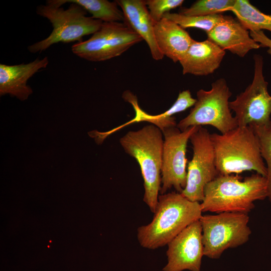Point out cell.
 Segmentation results:
<instances>
[{
  "label": "cell",
  "mask_w": 271,
  "mask_h": 271,
  "mask_svg": "<svg viewBox=\"0 0 271 271\" xmlns=\"http://www.w3.org/2000/svg\"><path fill=\"white\" fill-rule=\"evenodd\" d=\"M122 97L123 99L131 104L135 112L134 117L128 122L112 129L107 132H103L106 138L110 134L117 131L125 126L141 121H148L158 127L162 132L167 128L177 126L174 114L184 111L193 106L196 99L192 97L189 90L180 92L172 106L162 113L151 115L143 110L139 106L137 97L129 91H125Z\"/></svg>",
  "instance_id": "obj_14"
},
{
  "label": "cell",
  "mask_w": 271,
  "mask_h": 271,
  "mask_svg": "<svg viewBox=\"0 0 271 271\" xmlns=\"http://www.w3.org/2000/svg\"><path fill=\"white\" fill-rule=\"evenodd\" d=\"M183 0L146 1L150 14L155 23L160 21L164 15L174 9L182 6Z\"/></svg>",
  "instance_id": "obj_24"
},
{
  "label": "cell",
  "mask_w": 271,
  "mask_h": 271,
  "mask_svg": "<svg viewBox=\"0 0 271 271\" xmlns=\"http://www.w3.org/2000/svg\"><path fill=\"white\" fill-rule=\"evenodd\" d=\"M236 19L248 31L271 32V14L261 12L247 0H235L231 10Z\"/></svg>",
  "instance_id": "obj_19"
},
{
  "label": "cell",
  "mask_w": 271,
  "mask_h": 271,
  "mask_svg": "<svg viewBox=\"0 0 271 271\" xmlns=\"http://www.w3.org/2000/svg\"><path fill=\"white\" fill-rule=\"evenodd\" d=\"M206 34L208 39L221 49L240 57L260 47L250 37L249 32L230 16L224 15L223 19Z\"/></svg>",
  "instance_id": "obj_13"
},
{
  "label": "cell",
  "mask_w": 271,
  "mask_h": 271,
  "mask_svg": "<svg viewBox=\"0 0 271 271\" xmlns=\"http://www.w3.org/2000/svg\"><path fill=\"white\" fill-rule=\"evenodd\" d=\"M249 34L250 37L260 45V47L267 48V52L271 55V39L263 31H249Z\"/></svg>",
  "instance_id": "obj_25"
},
{
  "label": "cell",
  "mask_w": 271,
  "mask_h": 271,
  "mask_svg": "<svg viewBox=\"0 0 271 271\" xmlns=\"http://www.w3.org/2000/svg\"><path fill=\"white\" fill-rule=\"evenodd\" d=\"M199 220L204 255L210 258H218L227 249L246 243L251 233L248 214L222 212L202 215Z\"/></svg>",
  "instance_id": "obj_7"
},
{
  "label": "cell",
  "mask_w": 271,
  "mask_h": 271,
  "mask_svg": "<svg viewBox=\"0 0 271 271\" xmlns=\"http://www.w3.org/2000/svg\"><path fill=\"white\" fill-rule=\"evenodd\" d=\"M267 197L266 178L257 173L243 180L238 175H219L206 185L200 205L202 212L248 214L255 201Z\"/></svg>",
  "instance_id": "obj_2"
},
{
  "label": "cell",
  "mask_w": 271,
  "mask_h": 271,
  "mask_svg": "<svg viewBox=\"0 0 271 271\" xmlns=\"http://www.w3.org/2000/svg\"><path fill=\"white\" fill-rule=\"evenodd\" d=\"M250 126L259 141L261 157L266 164L268 198L271 202V125L268 127Z\"/></svg>",
  "instance_id": "obj_23"
},
{
  "label": "cell",
  "mask_w": 271,
  "mask_h": 271,
  "mask_svg": "<svg viewBox=\"0 0 271 271\" xmlns=\"http://www.w3.org/2000/svg\"><path fill=\"white\" fill-rule=\"evenodd\" d=\"M49 64L47 56L42 59L39 58L27 64L14 65L0 64V95L9 94L16 96L20 100L28 99L33 93L28 80L42 69L46 68Z\"/></svg>",
  "instance_id": "obj_15"
},
{
  "label": "cell",
  "mask_w": 271,
  "mask_h": 271,
  "mask_svg": "<svg viewBox=\"0 0 271 271\" xmlns=\"http://www.w3.org/2000/svg\"><path fill=\"white\" fill-rule=\"evenodd\" d=\"M200 126H192L184 131L177 126L164 130L161 170V194L173 187L181 193L187 182L186 158L187 143Z\"/></svg>",
  "instance_id": "obj_11"
},
{
  "label": "cell",
  "mask_w": 271,
  "mask_h": 271,
  "mask_svg": "<svg viewBox=\"0 0 271 271\" xmlns=\"http://www.w3.org/2000/svg\"><path fill=\"white\" fill-rule=\"evenodd\" d=\"M224 15L217 14L207 16H186L179 13H167L163 17L178 24L184 29L194 28L208 33L223 18Z\"/></svg>",
  "instance_id": "obj_22"
},
{
  "label": "cell",
  "mask_w": 271,
  "mask_h": 271,
  "mask_svg": "<svg viewBox=\"0 0 271 271\" xmlns=\"http://www.w3.org/2000/svg\"><path fill=\"white\" fill-rule=\"evenodd\" d=\"M143 40L124 22H103L89 39L74 44L71 50L83 59L101 62L120 56Z\"/></svg>",
  "instance_id": "obj_9"
},
{
  "label": "cell",
  "mask_w": 271,
  "mask_h": 271,
  "mask_svg": "<svg viewBox=\"0 0 271 271\" xmlns=\"http://www.w3.org/2000/svg\"><path fill=\"white\" fill-rule=\"evenodd\" d=\"M253 60L251 83L234 100L229 101V107L235 113L238 126L268 127L271 125V95L263 74V57L256 54Z\"/></svg>",
  "instance_id": "obj_8"
},
{
  "label": "cell",
  "mask_w": 271,
  "mask_h": 271,
  "mask_svg": "<svg viewBox=\"0 0 271 271\" xmlns=\"http://www.w3.org/2000/svg\"><path fill=\"white\" fill-rule=\"evenodd\" d=\"M190 140L193 154L188 165L186 187L181 194L191 201L199 202L204 199L206 185L219 175L208 130L200 126L191 135Z\"/></svg>",
  "instance_id": "obj_10"
},
{
  "label": "cell",
  "mask_w": 271,
  "mask_h": 271,
  "mask_svg": "<svg viewBox=\"0 0 271 271\" xmlns=\"http://www.w3.org/2000/svg\"><path fill=\"white\" fill-rule=\"evenodd\" d=\"M210 139L219 175L254 171L266 177L258 138L250 126H238L224 134H210Z\"/></svg>",
  "instance_id": "obj_3"
},
{
  "label": "cell",
  "mask_w": 271,
  "mask_h": 271,
  "mask_svg": "<svg viewBox=\"0 0 271 271\" xmlns=\"http://www.w3.org/2000/svg\"><path fill=\"white\" fill-rule=\"evenodd\" d=\"M235 0H198L189 8L180 9L179 14L186 16H207L231 11Z\"/></svg>",
  "instance_id": "obj_21"
},
{
  "label": "cell",
  "mask_w": 271,
  "mask_h": 271,
  "mask_svg": "<svg viewBox=\"0 0 271 271\" xmlns=\"http://www.w3.org/2000/svg\"><path fill=\"white\" fill-rule=\"evenodd\" d=\"M231 92L224 78H219L211 83V89H199L196 101L189 114L181 120L177 127L184 131L192 126L210 125L221 134L238 127L229 107Z\"/></svg>",
  "instance_id": "obj_6"
},
{
  "label": "cell",
  "mask_w": 271,
  "mask_h": 271,
  "mask_svg": "<svg viewBox=\"0 0 271 271\" xmlns=\"http://www.w3.org/2000/svg\"><path fill=\"white\" fill-rule=\"evenodd\" d=\"M167 245V263L163 271H201L204 248L199 220L187 226Z\"/></svg>",
  "instance_id": "obj_12"
},
{
  "label": "cell",
  "mask_w": 271,
  "mask_h": 271,
  "mask_svg": "<svg viewBox=\"0 0 271 271\" xmlns=\"http://www.w3.org/2000/svg\"><path fill=\"white\" fill-rule=\"evenodd\" d=\"M162 131L153 124L127 132L120 138L125 152L140 165L144 180L143 201L154 213L161 187L164 140Z\"/></svg>",
  "instance_id": "obj_4"
},
{
  "label": "cell",
  "mask_w": 271,
  "mask_h": 271,
  "mask_svg": "<svg viewBox=\"0 0 271 271\" xmlns=\"http://www.w3.org/2000/svg\"><path fill=\"white\" fill-rule=\"evenodd\" d=\"M63 5L66 3H75L80 5L91 14L93 18L102 22H124V15L118 8L115 1L107 0H58Z\"/></svg>",
  "instance_id": "obj_20"
},
{
  "label": "cell",
  "mask_w": 271,
  "mask_h": 271,
  "mask_svg": "<svg viewBox=\"0 0 271 271\" xmlns=\"http://www.w3.org/2000/svg\"><path fill=\"white\" fill-rule=\"evenodd\" d=\"M200 203L178 192L159 195L152 221L137 230L138 241L143 247L155 249L167 245L189 225L199 220Z\"/></svg>",
  "instance_id": "obj_1"
},
{
  "label": "cell",
  "mask_w": 271,
  "mask_h": 271,
  "mask_svg": "<svg viewBox=\"0 0 271 271\" xmlns=\"http://www.w3.org/2000/svg\"><path fill=\"white\" fill-rule=\"evenodd\" d=\"M225 55V50L208 39L203 41L194 40L179 62L184 75L206 76L219 67Z\"/></svg>",
  "instance_id": "obj_17"
},
{
  "label": "cell",
  "mask_w": 271,
  "mask_h": 271,
  "mask_svg": "<svg viewBox=\"0 0 271 271\" xmlns=\"http://www.w3.org/2000/svg\"><path fill=\"white\" fill-rule=\"evenodd\" d=\"M155 35L162 53L174 63L183 58L194 41L185 29L164 18L155 24Z\"/></svg>",
  "instance_id": "obj_18"
},
{
  "label": "cell",
  "mask_w": 271,
  "mask_h": 271,
  "mask_svg": "<svg viewBox=\"0 0 271 271\" xmlns=\"http://www.w3.org/2000/svg\"><path fill=\"white\" fill-rule=\"evenodd\" d=\"M62 6L57 0H48L37 7V14L47 19L53 30L48 37L29 46L30 52H41L60 42H81L84 36L92 35L101 27L103 22L86 16L87 11L80 5L70 3L67 9Z\"/></svg>",
  "instance_id": "obj_5"
},
{
  "label": "cell",
  "mask_w": 271,
  "mask_h": 271,
  "mask_svg": "<svg viewBox=\"0 0 271 271\" xmlns=\"http://www.w3.org/2000/svg\"><path fill=\"white\" fill-rule=\"evenodd\" d=\"M124 15V22L148 44L153 58L162 60L164 56L157 45L155 35V23L152 18L146 1L116 0Z\"/></svg>",
  "instance_id": "obj_16"
}]
</instances>
